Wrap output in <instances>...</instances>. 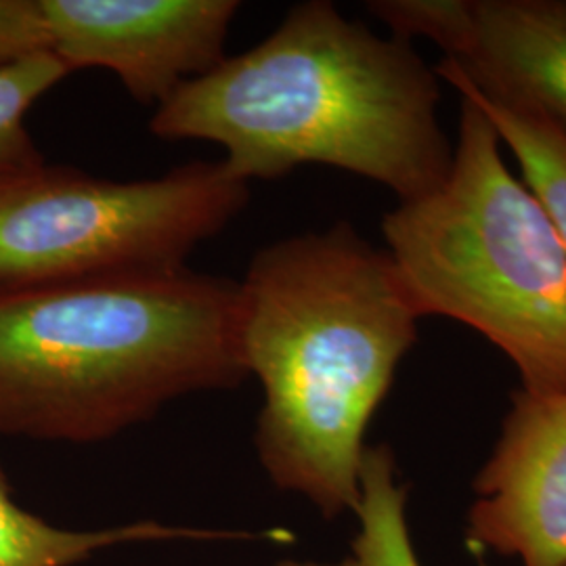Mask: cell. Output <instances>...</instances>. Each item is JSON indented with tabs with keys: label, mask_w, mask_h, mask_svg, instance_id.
<instances>
[{
	"label": "cell",
	"mask_w": 566,
	"mask_h": 566,
	"mask_svg": "<svg viewBox=\"0 0 566 566\" xmlns=\"http://www.w3.org/2000/svg\"><path fill=\"white\" fill-rule=\"evenodd\" d=\"M386 252L420 315L465 324L504 350L526 392H566V254L516 179L485 114L460 95L446 181L382 219Z\"/></svg>",
	"instance_id": "277c9868"
},
{
	"label": "cell",
	"mask_w": 566,
	"mask_h": 566,
	"mask_svg": "<svg viewBox=\"0 0 566 566\" xmlns=\"http://www.w3.org/2000/svg\"><path fill=\"white\" fill-rule=\"evenodd\" d=\"M439 102V76L409 42L311 0L250 51L182 84L156 107L149 130L223 147L227 168L245 182L324 164L409 202L451 168Z\"/></svg>",
	"instance_id": "7a4b0ae2"
},
{
	"label": "cell",
	"mask_w": 566,
	"mask_h": 566,
	"mask_svg": "<svg viewBox=\"0 0 566 566\" xmlns=\"http://www.w3.org/2000/svg\"><path fill=\"white\" fill-rule=\"evenodd\" d=\"M238 283L243 369L263 388L264 474L325 518L355 512L365 430L420 311L388 252L344 223L264 245Z\"/></svg>",
	"instance_id": "6da1fadb"
},
{
	"label": "cell",
	"mask_w": 566,
	"mask_h": 566,
	"mask_svg": "<svg viewBox=\"0 0 566 566\" xmlns=\"http://www.w3.org/2000/svg\"><path fill=\"white\" fill-rule=\"evenodd\" d=\"M49 51L70 72L105 67L163 105L224 60L235 0H41Z\"/></svg>",
	"instance_id": "8992f818"
},
{
	"label": "cell",
	"mask_w": 566,
	"mask_h": 566,
	"mask_svg": "<svg viewBox=\"0 0 566 566\" xmlns=\"http://www.w3.org/2000/svg\"><path fill=\"white\" fill-rule=\"evenodd\" d=\"M273 566H359V563L350 556V558H344L340 563H311V560H280Z\"/></svg>",
	"instance_id": "9a60e30c"
},
{
	"label": "cell",
	"mask_w": 566,
	"mask_h": 566,
	"mask_svg": "<svg viewBox=\"0 0 566 566\" xmlns=\"http://www.w3.org/2000/svg\"><path fill=\"white\" fill-rule=\"evenodd\" d=\"M67 74L70 67L51 51L0 67V182L15 181L44 166L25 128V116Z\"/></svg>",
	"instance_id": "7c38bea8"
},
{
	"label": "cell",
	"mask_w": 566,
	"mask_h": 566,
	"mask_svg": "<svg viewBox=\"0 0 566 566\" xmlns=\"http://www.w3.org/2000/svg\"><path fill=\"white\" fill-rule=\"evenodd\" d=\"M250 182L227 164L112 181L42 166L0 182V285L166 273L242 214Z\"/></svg>",
	"instance_id": "5b68a950"
},
{
	"label": "cell",
	"mask_w": 566,
	"mask_h": 566,
	"mask_svg": "<svg viewBox=\"0 0 566 566\" xmlns=\"http://www.w3.org/2000/svg\"><path fill=\"white\" fill-rule=\"evenodd\" d=\"M282 542L285 533L231 531L166 525L158 521H135L103 528H65L46 523L42 516L20 506L0 468V566H78L105 549L156 542Z\"/></svg>",
	"instance_id": "9c48e42d"
},
{
	"label": "cell",
	"mask_w": 566,
	"mask_h": 566,
	"mask_svg": "<svg viewBox=\"0 0 566 566\" xmlns=\"http://www.w3.org/2000/svg\"><path fill=\"white\" fill-rule=\"evenodd\" d=\"M434 72L439 78L449 82L458 95H464L474 103L493 124L502 145H506L521 166L526 187L544 206L566 254L565 133L531 112L489 99L465 78L462 67L449 57H443Z\"/></svg>",
	"instance_id": "30bf717a"
},
{
	"label": "cell",
	"mask_w": 566,
	"mask_h": 566,
	"mask_svg": "<svg viewBox=\"0 0 566 566\" xmlns=\"http://www.w3.org/2000/svg\"><path fill=\"white\" fill-rule=\"evenodd\" d=\"M367 11L385 21L392 36L407 42L422 36L439 44L446 57H458L470 32L472 0H374Z\"/></svg>",
	"instance_id": "4fadbf2b"
},
{
	"label": "cell",
	"mask_w": 566,
	"mask_h": 566,
	"mask_svg": "<svg viewBox=\"0 0 566 566\" xmlns=\"http://www.w3.org/2000/svg\"><path fill=\"white\" fill-rule=\"evenodd\" d=\"M407 486L386 446L367 447L359 470V535L353 542L359 566H420L405 523Z\"/></svg>",
	"instance_id": "8fae6325"
},
{
	"label": "cell",
	"mask_w": 566,
	"mask_h": 566,
	"mask_svg": "<svg viewBox=\"0 0 566 566\" xmlns=\"http://www.w3.org/2000/svg\"><path fill=\"white\" fill-rule=\"evenodd\" d=\"M49 51L41 0H0V67Z\"/></svg>",
	"instance_id": "5bb4252c"
},
{
	"label": "cell",
	"mask_w": 566,
	"mask_h": 566,
	"mask_svg": "<svg viewBox=\"0 0 566 566\" xmlns=\"http://www.w3.org/2000/svg\"><path fill=\"white\" fill-rule=\"evenodd\" d=\"M470 507L472 546L566 566V392H516Z\"/></svg>",
	"instance_id": "52a82bcc"
},
{
	"label": "cell",
	"mask_w": 566,
	"mask_h": 566,
	"mask_svg": "<svg viewBox=\"0 0 566 566\" xmlns=\"http://www.w3.org/2000/svg\"><path fill=\"white\" fill-rule=\"evenodd\" d=\"M455 61L485 97L566 135V0H472Z\"/></svg>",
	"instance_id": "ba28073f"
},
{
	"label": "cell",
	"mask_w": 566,
	"mask_h": 566,
	"mask_svg": "<svg viewBox=\"0 0 566 566\" xmlns=\"http://www.w3.org/2000/svg\"><path fill=\"white\" fill-rule=\"evenodd\" d=\"M240 283L196 273L0 285V437L88 446L248 378Z\"/></svg>",
	"instance_id": "3957f363"
}]
</instances>
